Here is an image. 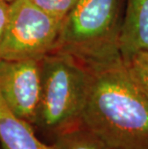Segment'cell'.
<instances>
[{"mask_svg":"<svg viewBox=\"0 0 148 149\" xmlns=\"http://www.w3.org/2000/svg\"><path fill=\"white\" fill-rule=\"evenodd\" d=\"M81 124L110 149H148V97L124 63L91 71Z\"/></svg>","mask_w":148,"mask_h":149,"instance_id":"6da1fadb","label":"cell"},{"mask_svg":"<svg viewBox=\"0 0 148 149\" xmlns=\"http://www.w3.org/2000/svg\"><path fill=\"white\" fill-rule=\"evenodd\" d=\"M121 21L120 0H78L63 18L53 51L73 57L90 71L108 68L122 61Z\"/></svg>","mask_w":148,"mask_h":149,"instance_id":"7a4b0ae2","label":"cell"},{"mask_svg":"<svg viewBox=\"0 0 148 149\" xmlns=\"http://www.w3.org/2000/svg\"><path fill=\"white\" fill-rule=\"evenodd\" d=\"M42 87L34 125L61 133L81 125L91 71L73 57L53 51L40 60Z\"/></svg>","mask_w":148,"mask_h":149,"instance_id":"3957f363","label":"cell"},{"mask_svg":"<svg viewBox=\"0 0 148 149\" xmlns=\"http://www.w3.org/2000/svg\"><path fill=\"white\" fill-rule=\"evenodd\" d=\"M61 24L31 0H13L0 40V59L40 61L54 50Z\"/></svg>","mask_w":148,"mask_h":149,"instance_id":"277c9868","label":"cell"},{"mask_svg":"<svg viewBox=\"0 0 148 149\" xmlns=\"http://www.w3.org/2000/svg\"><path fill=\"white\" fill-rule=\"evenodd\" d=\"M40 61L0 59V93L11 111L34 125L39 107Z\"/></svg>","mask_w":148,"mask_h":149,"instance_id":"5b68a950","label":"cell"},{"mask_svg":"<svg viewBox=\"0 0 148 149\" xmlns=\"http://www.w3.org/2000/svg\"><path fill=\"white\" fill-rule=\"evenodd\" d=\"M143 51H148V0H127L119 36L122 62Z\"/></svg>","mask_w":148,"mask_h":149,"instance_id":"8992f818","label":"cell"},{"mask_svg":"<svg viewBox=\"0 0 148 149\" xmlns=\"http://www.w3.org/2000/svg\"><path fill=\"white\" fill-rule=\"evenodd\" d=\"M0 142L4 149H58L37 138L32 125L12 112L0 93Z\"/></svg>","mask_w":148,"mask_h":149,"instance_id":"52a82bcc","label":"cell"},{"mask_svg":"<svg viewBox=\"0 0 148 149\" xmlns=\"http://www.w3.org/2000/svg\"><path fill=\"white\" fill-rule=\"evenodd\" d=\"M54 143L58 149H110L82 124L57 135Z\"/></svg>","mask_w":148,"mask_h":149,"instance_id":"ba28073f","label":"cell"},{"mask_svg":"<svg viewBox=\"0 0 148 149\" xmlns=\"http://www.w3.org/2000/svg\"><path fill=\"white\" fill-rule=\"evenodd\" d=\"M124 65L132 81L148 97V51L135 55Z\"/></svg>","mask_w":148,"mask_h":149,"instance_id":"9c48e42d","label":"cell"},{"mask_svg":"<svg viewBox=\"0 0 148 149\" xmlns=\"http://www.w3.org/2000/svg\"><path fill=\"white\" fill-rule=\"evenodd\" d=\"M54 17L63 20L78 0H31Z\"/></svg>","mask_w":148,"mask_h":149,"instance_id":"30bf717a","label":"cell"},{"mask_svg":"<svg viewBox=\"0 0 148 149\" xmlns=\"http://www.w3.org/2000/svg\"><path fill=\"white\" fill-rule=\"evenodd\" d=\"M10 3L5 0H0V40L7 25L9 14H10Z\"/></svg>","mask_w":148,"mask_h":149,"instance_id":"8fae6325","label":"cell"},{"mask_svg":"<svg viewBox=\"0 0 148 149\" xmlns=\"http://www.w3.org/2000/svg\"><path fill=\"white\" fill-rule=\"evenodd\" d=\"M5 1H8V2H12L13 0H5Z\"/></svg>","mask_w":148,"mask_h":149,"instance_id":"7c38bea8","label":"cell"}]
</instances>
